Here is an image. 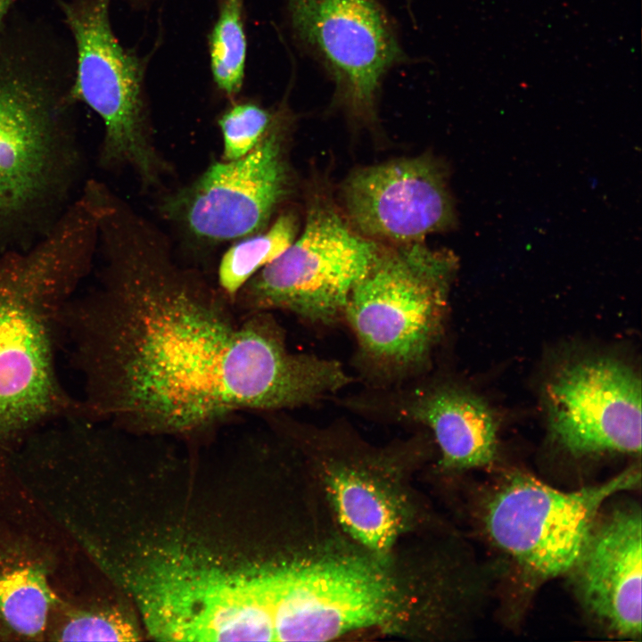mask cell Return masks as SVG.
I'll return each mask as SVG.
<instances>
[{"label": "cell", "instance_id": "cell-10", "mask_svg": "<svg viewBox=\"0 0 642 642\" xmlns=\"http://www.w3.org/2000/svg\"><path fill=\"white\" fill-rule=\"evenodd\" d=\"M299 46L335 86V99L355 118L372 119L382 82L407 56L394 23L377 0H288Z\"/></svg>", "mask_w": 642, "mask_h": 642}, {"label": "cell", "instance_id": "cell-20", "mask_svg": "<svg viewBox=\"0 0 642 642\" xmlns=\"http://www.w3.org/2000/svg\"><path fill=\"white\" fill-rule=\"evenodd\" d=\"M280 111L253 103H235L227 110L218 120L224 141V160H234L251 151Z\"/></svg>", "mask_w": 642, "mask_h": 642}, {"label": "cell", "instance_id": "cell-1", "mask_svg": "<svg viewBox=\"0 0 642 642\" xmlns=\"http://www.w3.org/2000/svg\"><path fill=\"white\" fill-rule=\"evenodd\" d=\"M101 286L63 306L61 332L87 418L136 435L206 433L243 412H288L344 387L342 362L290 350L271 311L241 312L124 202L104 208Z\"/></svg>", "mask_w": 642, "mask_h": 642}, {"label": "cell", "instance_id": "cell-15", "mask_svg": "<svg viewBox=\"0 0 642 642\" xmlns=\"http://www.w3.org/2000/svg\"><path fill=\"white\" fill-rule=\"evenodd\" d=\"M641 529L640 510L635 506L598 516L572 570L587 612L621 638L641 636Z\"/></svg>", "mask_w": 642, "mask_h": 642}, {"label": "cell", "instance_id": "cell-16", "mask_svg": "<svg viewBox=\"0 0 642 642\" xmlns=\"http://www.w3.org/2000/svg\"><path fill=\"white\" fill-rule=\"evenodd\" d=\"M70 547L50 524L0 515V642L45 641Z\"/></svg>", "mask_w": 642, "mask_h": 642}, {"label": "cell", "instance_id": "cell-12", "mask_svg": "<svg viewBox=\"0 0 642 642\" xmlns=\"http://www.w3.org/2000/svg\"><path fill=\"white\" fill-rule=\"evenodd\" d=\"M542 399L549 438L568 454L640 455L641 380L620 358L564 362L544 383Z\"/></svg>", "mask_w": 642, "mask_h": 642}, {"label": "cell", "instance_id": "cell-18", "mask_svg": "<svg viewBox=\"0 0 642 642\" xmlns=\"http://www.w3.org/2000/svg\"><path fill=\"white\" fill-rule=\"evenodd\" d=\"M299 222L292 212L280 215L265 232L232 245L223 255L217 286L233 303L243 285L264 266L281 255L298 235Z\"/></svg>", "mask_w": 642, "mask_h": 642}, {"label": "cell", "instance_id": "cell-8", "mask_svg": "<svg viewBox=\"0 0 642 642\" xmlns=\"http://www.w3.org/2000/svg\"><path fill=\"white\" fill-rule=\"evenodd\" d=\"M632 465L599 485L561 491L530 474L504 475L486 500L483 521L491 541L541 579L571 572L608 498L639 485Z\"/></svg>", "mask_w": 642, "mask_h": 642}, {"label": "cell", "instance_id": "cell-21", "mask_svg": "<svg viewBox=\"0 0 642 642\" xmlns=\"http://www.w3.org/2000/svg\"><path fill=\"white\" fill-rule=\"evenodd\" d=\"M14 0H0V23Z\"/></svg>", "mask_w": 642, "mask_h": 642}, {"label": "cell", "instance_id": "cell-13", "mask_svg": "<svg viewBox=\"0 0 642 642\" xmlns=\"http://www.w3.org/2000/svg\"><path fill=\"white\" fill-rule=\"evenodd\" d=\"M345 410L370 421L424 429L436 448L440 473L490 465L497 456L498 418L491 406L464 383L428 373L406 383L335 397Z\"/></svg>", "mask_w": 642, "mask_h": 642}, {"label": "cell", "instance_id": "cell-5", "mask_svg": "<svg viewBox=\"0 0 642 642\" xmlns=\"http://www.w3.org/2000/svg\"><path fill=\"white\" fill-rule=\"evenodd\" d=\"M80 152L38 90L0 79V254L29 248L78 197Z\"/></svg>", "mask_w": 642, "mask_h": 642}, {"label": "cell", "instance_id": "cell-7", "mask_svg": "<svg viewBox=\"0 0 642 642\" xmlns=\"http://www.w3.org/2000/svg\"><path fill=\"white\" fill-rule=\"evenodd\" d=\"M382 251L327 201L314 200L300 236L243 285L234 305L241 312L282 310L333 326L344 321L354 287Z\"/></svg>", "mask_w": 642, "mask_h": 642}, {"label": "cell", "instance_id": "cell-6", "mask_svg": "<svg viewBox=\"0 0 642 642\" xmlns=\"http://www.w3.org/2000/svg\"><path fill=\"white\" fill-rule=\"evenodd\" d=\"M136 571L108 575L136 599L151 635L164 640H274L252 576L178 549L154 554Z\"/></svg>", "mask_w": 642, "mask_h": 642}, {"label": "cell", "instance_id": "cell-2", "mask_svg": "<svg viewBox=\"0 0 642 642\" xmlns=\"http://www.w3.org/2000/svg\"><path fill=\"white\" fill-rule=\"evenodd\" d=\"M87 272L83 250L62 231L0 254V508L22 493L12 461L28 439L86 416L61 382L55 352L61 311Z\"/></svg>", "mask_w": 642, "mask_h": 642}, {"label": "cell", "instance_id": "cell-4", "mask_svg": "<svg viewBox=\"0 0 642 642\" xmlns=\"http://www.w3.org/2000/svg\"><path fill=\"white\" fill-rule=\"evenodd\" d=\"M456 256L419 242L383 250L354 287L344 321L352 366L367 388H386L433 367L445 328Z\"/></svg>", "mask_w": 642, "mask_h": 642}, {"label": "cell", "instance_id": "cell-9", "mask_svg": "<svg viewBox=\"0 0 642 642\" xmlns=\"http://www.w3.org/2000/svg\"><path fill=\"white\" fill-rule=\"evenodd\" d=\"M109 3L83 0L64 7L78 47L71 95L88 105L103 122L100 163L106 168L128 167L144 185H155L165 165L146 119L143 65L114 36Z\"/></svg>", "mask_w": 642, "mask_h": 642}, {"label": "cell", "instance_id": "cell-14", "mask_svg": "<svg viewBox=\"0 0 642 642\" xmlns=\"http://www.w3.org/2000/svg\"><path fill=\"white\" fill-rule=\"evenodd\" d=\"M342 198L352 227L374 241L416 243L456 222L445 170L429 157L358 169L343 184Z\"/></svg>", "mask_w": 642, "mask_h": 642}, {"label": "cell", "instance_id": "cell-11", "mask_svg": "<svg viewBox=\"0 0 642 642\" xmlns=\"http://www.w3.org/2000/svg\"><path fill=\"white\" fill-rule=\"evenodd\" d=\"M281 111L246 155L210 165L191 185L164 200L163 215L190 235L220 243L260 232L291 191Z\"/></svg>", "mask_w": 642, "mask_h": 642}, {"label": "cell", "instance_id": "cell-17", "mask_svg": "<svg viewBox=\"0 0 642 642\" xmlns=\"http://www.w3.org/2000/svg\"><path fill=\"white\" fill-rule=\"evenodd\" d=\"M45 641H134L139 633L124 608L99 596L86 580L83 558L68 554L54 581Z\"/></svg>", "mask_w": 642, "mask_h": 642}, {"label": "cell", "instance_id": "cell-19", "mask_svg": "<svg viewBox=\"0 0 642 642\" xmlns=\"http://www.w3.org/2000/svg\"><path fill=\"white\" fill-rule=\"evenodd\" d=\"M243 0H222L210 36V65L217 86L228 96L241 90L246 56L243 22Z\"/></svg>", "mask_w": 642, "mask_h": 642}, {"label": "cell", "instance_id": "cell-3", "mask_svg": "<svg viewBox=\"0 0 642 642\" xmlns=\"http://www.w3.org/2000/svg\"><path fill=\"white\" fill-rule=\"evenodd\" d=\"M263 416L294 450L340 525L358 543L391 556L411 542L445 534L421 487L423 472L437 457L426 430L413 429L407 437L375 444L345 418L318 425L288 412Z\"/></svg>", "mask_w": 642, "mask_h": 642}]
</instances>
